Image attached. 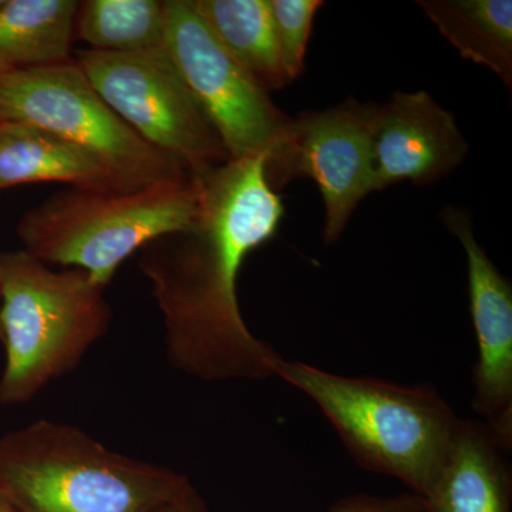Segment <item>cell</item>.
Here are the masks:
<instances>
[{
    "label": "cell",
    "instance_id": "cell-1",
    "mask_svg": "<svg viewBox=\"0 0 512 512\" xmlns=\"http://www.w3.org/2000/svg\"><path fill=\"white\" fill-rule=\"evenodd\" d=\"M266 242L256 229L202 220L141 249L138 266L163 313L175 369L205 382L276 376L282 356L249 330L237 293L245 259Z\"/></svg>",
    "mask_w": 512,
    "mask_h": 512
},
{
    "label": "cell",
    "instance_id": "cell-2",
    "mask_svg": "<svg viewBox=\"0 0 512 512\" xmlns=\"http://www.w3.org/2000/svg\"><path fill=\"white\" fill-rule=\"evenodd\" d=\"M0 498L18 512H205L183 474L49 420L0 437Z\"/></svg>",
    "mask_w": 512,
    "mask_h": 512
},
{
    "label": "cell",
    "instance_id": "cell-3",
    "mask_svg": "<svg viewBox=\"0 0 512 512\" xmlns=\"http://www.w3.org/2000/svg\"><path fill=\"white\" fill-rule=\"evenodd\" d=\"M276 377L308 396L357 466L423 498L440 476L461 417L430 384L348 377L282 357Z\"/></svg>",
    "mask_w": 512,
    "mask_h": 512
},
{
    "label": "cell",
    "instance_id": "cell-4",
    "mask_svg": "<svg viewBox=\"0 0 512 512\" xmlns=\"http://www.w3.org/2000/svg\"><path fill=\"white\" fill-rule=\"evenodd\" d=\"M104 288L80 269H53L28 251L0 254V404L29 402L72 372L109 329Z\"/></svg>",
    "mask_w": 512,
    "mask_h": 512
},
{
    "label": "cell",
    "instance_id": "cell-5",
    "mask_svg": "<svg viewBox=\"0 0 512 512\" xmlns=\"http://www.w3.org/2000/svg\"><path fill=\"white\" fill-rule=\"evenodd\" d=\"M198 222L200 184L188 174L137 191L57 192L23 214L18 235L40 261L80 269L106 288L131 255Z\"/></svg>",
    "mask_w": 512,
    "mask_h": 512
},
{
    "label": "cell",
    "instance_id": "cell-6",
    "mask_svg": "<svg viewBox=\"0 0 512 512\" xmlns=\"http://www.w3.org/2000/svg\"><path fill=\"white\" fill-rule=\"evenodd\" d=\"M0 120L35 124L82 148L109 171L120 191L190 174L138 137L101 99L73 57L0 76Z\"/></svg>",
    "mask_w": 512,
    "mask_h": 512
},
{
    "label": "cell",
    "instance_id": "cell-7",
    "mask_svg": "<svg viewBox=\"0 0 512 512\" xmlns=\"http://www.w3.org/2000/svg\"><path fill=\"white\" fill-rule=\"evenodd\" d=\"M73 60L138 137L174 158L194 177L229 156L165 47L138 53L80 50Z\"/></svg>",
    "mask_w": 512,
    "mask_h": 512
},
{
    "label": "cell",
    "instance_id": "cell-8",
    "mask_svg": "<svg viewBox=\"0 0 512 512\" xmlns=\"http://www.w3.org/2000/svg\"><path fill=\"white\" fill-rule=\"evenodd\" d=\"M164 47L229 158L271 153L292 117L212 35L194 0H165Z\"/></svg>",
    "mask_w": 512,
    "mask_h": 512
},
{
    "label": "cell",
    "instance_id": "cell-9",
    "mask_svg": "<svg viewBox=\"0 0 512 512\" xmlns=\"http://www.w3.org/2000/svg\"><path fill=\"white\" fill-rule=\"evenodd\" d=\"M376 104L348 99L292 117L266 160L274 190L309 178L325 204L323 241H338L360 201L373 192L372 134Z\"/></svg>",
    "mask_w": 512,
    "mask_h": 512
},
{
    "label": "cell",
    "instance_id": "cell-10",
    "mask_svg": "<svg viewBox=\"0 0 512 512\" xmlns=\"http://www.w3.org/2000/svg\"><path fill=\"white\" fill-rule=\"evenodd\" d=\"M444 224L467 256L468 296L477 363L473 406L504 448L512 451V288L474 235L470 215L460 208L443 212Z\"/></svg>",
    "mask_w": 512,
    "mask_h": 512
},
{
    "label": "cell",
    "instance_id": "cell-11",
    "mask_svg": "<svg viewBox=\"0 0 512 512\" xmlns=\"http://www.w3.org/2000/svg\"><path fill=\"white\" fill-rule=\"evenodd\" d=\"M466 137L453 113L426 92H396L377 106L372 134L373 192L409 181L433 184L464 163Z\"/></svg>",
    "mask_w": 512,
    "mask_h": 512
},
{
    "label": "cell",
    "instance_id": "cell-12",
    "mask_svg": "<svg viewBox=\"0 0 512 512\" xmlns=\"http://www.w3.org/2000/svg\"><path fill=\"white\" fill-rule=\"evenodd\" d=\"M510 454L483 421L461 419L424 512H512Z\"/></svg>",
    "mask_w": 512,
    "mask_h": 512
},
{
    "label": "cell",
    "instance_id": "cell-13",
    "mask_svg": "<svg viewBox=\"0 0 512 512\" xmlns=\"http://www.w3.org/2000/svg\"><path fill=\"white\" fill-rule=\"evenodd\" d=\"M29 183L120 191L109 171L82 148L35 124L0 120V190Z\"/></svg>",
    "mask_w": 512,
    "mask_h": 512
},
{
    "label": "cell",
    "instance_id": "cell-14",
    "mask_svg": "<svg viewBox=\"0 0 512 512\" xmlns=\"http://www.w3.org/2000/svg\"><path fill=\"white\" fill-rule=\"evenodd\" d=\"M77 9L74 0H5L0 6V76L72 59Z\"/></svg>",
    "mask_w": 512,
    "mask_h": 512
},
{
    "label": "cell",
    "instance_id": "cell-15",
    "mask_svg": "<svg viewBox=\"0 0 512 512\" xmlns=\"http://www.w3.org/2000/svg\"><path fill=\"white\" fill-rule=\"evenodd\" d=\"M212 35L262 89L291 84L276 42L269 0H194Z\"/></svg>",
    "mask_w": 512,
    "mask_h": 512
},
{
    "label": "cell",
    "instance_id": "cell-16",
    "mask_svg": "<svg viewBox=\"0 0 512 512\" xmlns=\"http://www.w3.org/2000/svg\"><path fill=\"white\" fill-rule=\"evenodd\" d=\"M458 55L481 64L512 86L511 0H420Z\"/></svg>",
    "mask_w": 512,
    "mask_h": 512
},
{
    "label": "cell",
    "instance_id": "cell-17",
    "mask_svg": "<svg viewBox=\"0 0 512 512\" xmlns=\"http://www.w3.org/2000/svg\"><path fill=\"white\" fill-rule=\"evenodd\" d=\"M165 20V0H86L74 33L96 52H147L164 47Z\"/></svg>",
    "mask_w": 512,
    "mask_h": 512
},
{
    "label": "cell",
    "instance_id": "cell-18",
    "mask_svg": "<svg viewBox=\"0 0 512 512\" xmlns=\"http://www.w3.org/2000/svg\"><path fill=\"white\" fill-rule=\"evenodd\" d=\"M282 64L291 82L305 66L313 20L322 9L320 0H269Z\"/></svg>",
    "mask_w": 512,
    "mask_h": 512
},
{
    "label": "cell",
    "instance_id": "cell-19",
    "mask_svg": "<svg viewBox=\"0 0 512 512\" xmlns=\"http://www.w3.org/2000/svg\"><path fill=\"white\" fill-rule=\"evenodd\" d=\"M330 512H424V504L419 495L413 493L390 495V497L353 494L339 500L330 508Z\"/></svg>",
    "mask_w": 512,
    "mask_h": 512
},
{
    "label": "cell",
    "instance_id": "cell-20",
    "mask_svg": "<svg viewBox=\"0 0 512 512\" xmlns=\"http://www.w3.org/2000/svg\"><path fill=\"white\" fill-rule=\"evenodd\" d=\"M0 512H18V511L13 510V508L10 507V505L8 503H6V501L3 500V498H0Z\"/></svg>",
    "mask_w": 512,
    "mask_h": 512
},
{
    "label": "cell",
    "instance_id": "cell-21",
    "mask_svg": "<svg viewBox=\"0 0 512 512\" xmlns=\"http://www.w3.org/2000/svg\"><path fill=\"white\" fill-rule=\"evenodd\" d=\"M3 2H5V0H0V6L3 5Z\"/></svg>",
    "mask_w": 512,
    "mask_h": 512
}]
</instances>
